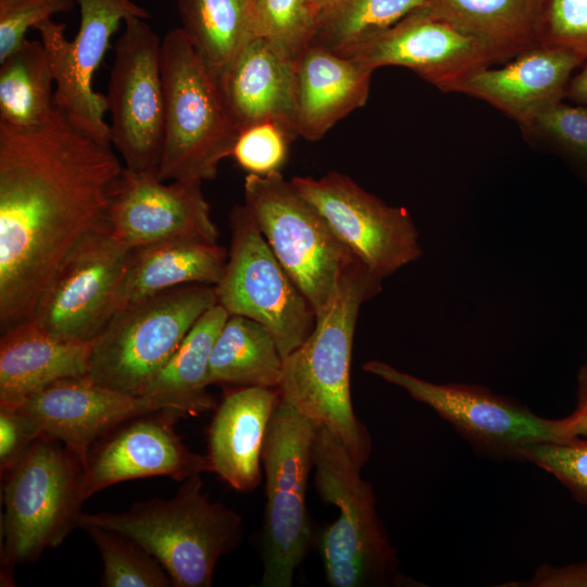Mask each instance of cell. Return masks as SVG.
I'll list each match as a JSON object with an SVG mask.
<instances>
[{
    "label": "cell",
    "mask_w": 587,
    "mask_h": 587,
    "mask_svg": "<svg viewBox=\"0 0 587 587\" xmlns=\"http://www.w3.org/2000/svg\"><path fill=\"white\" fill-rule=\"evenodd\" d=\"M124 166L59 108L29 129L0 125V326L33 317L72 249L107 225Z\"/></svg>",
    "instance_id": "6da1fadb"
},
{
    "label": "cell",
    "mask_w": 587,
    "mask_h": 587,
    "mask_svg": "<svg viewBox=\"0 0 587 587\" xmlns=\"http://www.w3.org/2000/svg\"><path fill=\"white\" fill-rule=\"evenodd\" d=\"M379 290L380 280L360 261L349 265L310 335L283 359L277 388L282 401L336 436L361 469L372 438L353 410L350 364L360 308Z\"/></svg>",
    "instance_id": "7a4b0ae2"
},
{
    "label": "cell",
    "mask_w": 587,
    "mask_h": 587,
    "mask_svg": "<svg viewBox=\"0 0 587 587\" xmlns=\"http://www.w3.org/2000/svg\"><path fill=\"white\" fill-rule=\"evenodd\" d=\"M96 525L127 535L165 569L175 587H210L218 559L242 540L241 516L202 491L201 474L170 499L135 502L122 512L82 513L79 527Z\"/></svg>",
    "instance_id": "3957f363"
},
{
    "label": "cell",
    "mask_w": 587,
    "mask_h": 587,
    "mask_svg": "<svg viewBox=\"0 0 587 587\" xmlns=\"http://www.w3.org/2000/svg\"><path fill=\"white\" fill-rule=\"evenodd\" d=\"M84 464L63 444L35 439L1 474V585L15 566L35 562L79 527Z\"/></svg>",
    "instance_id": "277c9868"
},
{
    "label": "cell",
    "mask_w": 587,
    "mask_h": 587,
    "mask_svg": "<svg viewBox=\"0 0 587 587\" xmlns=\"http://www.w3.org/2000/svg\"><path fill=\"white\" fill-rule=\"evenodd\" d=\"M164 133L158 177L212 180L239 136L214 75L182 28L161 40Z\"/></svg>",
    "instance_id": "5b68a950"
},
{
    "label": "cell",
    "mask_w": 587,
    "mask_h": 587,
    "mask_svg": "<svg viewBox=\"0 0 587 587\" xmlns=\"http://www.w3.org/2000/svg\"><path fill=\"white\" fill-rule=\"evenodd\" d=\"M313 463L319 497L339 510L320 541L327 583L333 587L401 583L396 550L376 511L372 485L341 441L323 427L316 430Z\"/></svg>",
    "instance_id": "8992f818"
},
{
    "label": "cell",
    "mask_w": 587,
    "mask_h": 587,
    "mask_svg": "<svg viewBox=\"0 0 587 587\" xmlns=\"http://www.w3.org/2000/svg\"><path fill=\"white\" fill-rule=\"evenodd\" d=\"M216 303L214 285L189 284L118 309L93 340L87 376L142 395L195 323Z\"/></svg>",
    "instance_id": "52a82bcc"
},
{
    "label": "cell",
    "mask_w": 587,
    "mask_h": 587,
    "mask_svg": "<svg viewBox=\"0 0 587 587\" xmlns=\"http://www.w3.org/2000/svg\"><path fill=\"white\" fill-rule=\"evenodd\" d=\"M317 426L279 400L265 434V514L262 530L263 587H291L312 540L305 503Z\"/></svg>",
    "instance_id": "ba28073f"
},
{
    "label": "cell",
    "mask_w": 587,
    "mask_h": 587,
    "mask_svg": "<svg viewBox=\"0 0 587 587\" xmlns=\"http://www.w3.org/2000/svg\"><path fill=\"white\" fill-rule=\"evenodd\" d=\"M245 207L316 319L321 316L345 270L359 260L280 172L248 174Z\"/></svg>",
    "instance_id": "9c48e42d"
},
{
    "label": "cell",
    "mask_w": 587,
    "mask_h": 587,
    "mask_svg": "<svg viewBox=\"0 0 587 587\" xmlns=\"http://www.w3.org/2000/svg\"><path fill=\"white\" fill-rule=\"evenodd\" d=\"M362 367L428 405L485 455L522 461V451L533 444L574 438L567 416L559 420L539 416L487 388L430 383L376 360L365 362Z\"/></svg>",
    "instance_id": "30bf717a"
},
{
    "label": "cell",
    "mask_w": 587,
    "mask_h": 587,
    "mask_svg": "<svg viewBox=\"0 0 587 587\" xmlns=\"http://www.w3.org/2000/svg\"><path fill=\"white\" fill-rule=\"evenodd\" d=\"M230 249L222 279L215 285L217 304L229 315H242L264 325L279 353L287 357L310 335L315 313L285 268L245 205L229 216Z\"/></svg>",
    "instance_id": "8fae6325"
},
{
    "label": "cell",
    "mask_w": 587,
    "mask_h": 587,
    "mask_svg": "<svg viewBox=\"0 0 587 587\" xmlns=\"http://www.w3.org/2000/svg\"><path fill=\"white\" fill-rule=\"evenodd\" d=\"M161 40L138 16L125 21L114 47L107 110L110 139L125 168L158 176L164 133Z\"/></svg>",
    "instance_id": "7c38bea8"
},
{
    "label": "cell",
    "mask_w": 587,
    "mask_h": 587,
    "mask_svg": "<svg viewBox=\"0 0 587 587\" xmlns=\"http://www.w3.org/2000/svg\"><path fill=\"white\" fill-rule=\"evenodd\" d=\"M132 252L108 224L90 232L64 259L30 320L62 339L95 340L115 312Z\"/></svg>",
    "instance_id": "4fadbf2b"
},
{
    "label": "cell",
    "mask_w": 587,
    "mask_h": 587,
    "mask_svg": "<svg viewBox=\"0 0 587 587\" xmlns=\"http://www.w3.org/2000/svg\"><path fill=\"white\" fill-rule=\"evenodd\" d=\"M291 182L377 279L421 255L417 232L404 208L387 205L338 172Z\"/></svg>",
    "instance_id": "5bb4252c"
},
{
    "label": "cell",
    "mask_w": 587,
    "mask_h": 587,
    "mask_svg": "<svg viewBox=\"0 0 587 587\" xmlns=\"http://www.w3.org/2000/svg\"><path fill=\"white\" fill-rule=\"evenodd\" d=\"M80 22L74 40L65 36V24L52 18L37 25L46 49L57 90L54 105L76 126L95 138L110 142V126L104 121L105 96L92 88L113 34L122 21L148 18L147 10L130 0H77Z\"/></svg>",
    "instance_id": "9a60e30c"
},
{
    "label": "cell",
    "mask_w": 587,
    "mask_h": 587,
    "mask_svg": "<svg viewBox=\"0 0 587 587\" xmlns=\"http://www.w3.org/2000/svg\"><path fill=\"white\" fill-rule=\"evenodd\" d=\"M17 408L38 438L60 441L86 464L93 444L118 425L143 414L174 410L186 417L202 414L195 403L173 395H130L87 375L54 382Z\"/></svg>",
    "instance_id": "2e32d148"
},
{
    "label": "cell",
    "mask_w": 587,
    "mask_h": 587,
    "mask_svg": "<svg viewBox=\"0 0 587 587\" xmlns=\"http://www.w3.org/2000/svg\"><path fill=\"white\" fill-rule=\"evenodd\" d=\"M372 70L410 68L442 91H457L474 73L500 61L478 39L459 30L429 7H421L345 54Z\"/></svg>",
    "instance_id": "e0dca14e"
},
{
    "label": "cell",
    "mask_w": 587,
    "mask_h": 587,
    "mask_svg": "<svg viewBox=\"0 0 587 587\" xmlns=\"http://www.w3.org/2000/svg\"><path fill=\"white\" fill-rule=\"evenodd\" d=\"M180 417L186 416L174 410L143 414L98 439L84 466V499L125 480L167 476L184 482L211 472L208 457L191 451L176 434Z\"/></svg>",
    "instance_id": "ac0fdd59"
},
{
    "label": "cell",
    "mask_w": 587,
    "mask_h": 587,
    "mask_svg": "<svg viewBox=\"0 0 587 587\" xmlns=\"http://www.w3.org/2000/svg\"><path fill=\"white\" fill-rule=\"evenodd\" d=\"M199 182L171 180L124 167L113 186L107 223L128 247L168 240L216 242L218 229Z\"/></svg>",
    "instance_id": "d6986e66"
},
{
    "label": "cell",
    "mask_w": 587,
    "mask_h": 587,
    "mask_svg": "<svg viewBox=\"0 0 587 587\" xmlns=\"http://www.w3.org/2000/svg\"><path fill=\"white\" fill-rule=\"evenodd\" d=\"M586 59L566 47L537 43L502 67L474 73L457 91L484 100L528 126L565 97L571 74Z\"/></svg>",
    "instance_id": "ffe728a7"
},
{
    "label": "cell",
    "mask_w": 587,
    "mask_h": 587,
    "mask_svg": "<svg viewBox=\"0 0 587 587\" xmlns=\"http://www.w3.org/2000/svg\"><path fill=\"white\" fill-rule=\"evenodd\" d=\"M373 72L353 58L308 46L295 61V134L319 140L336 123L362 108L370 95Z\"/></svg>",
    "instance_id": "44dd1931"
},
{
    "label": "cell",
    "mask_w": 587,
    "mask_h": 587,
    "mask_svg": "<svg viewBox=\"0 0 587 587\" xmlns=\"http://www.w3.org/2000/svg\"><path fill=\"white\" fill-rule=\"evenodd\" d=\"M295 61L273 42L253 36L216 78L224 104L239 132L273 121L296 135Z\"/></svg>",
    "instance_id": "7402d4cb"
},
{
    "label": "cell",
    "mask_w": 587,
    "mask_h": 587,
    "mask_svg": "<svg viewBox=\"0 0 587 587\" xmlns=\"http://www.w3.org/2000/svg\"><path fill=\"white\" fill-rule=\"evenodd\" d=\"M279 400L276 388L248 386L228 392L215 408L207 457L211 472L238 491L261 484L263 442Z\"/></svg>",
    "instance_id": "603a6c76"
},
{
    "label": "cell",
    "mask_w": 587,
    "mask_h": 587,
    "mask_svg": "<svg viewBox=\"0 0 587 587\" xmlns=\"http://www.w3.org/2000/svg\"><path fill=\"white\" fill-rule=\"evenodd\" d=\"M92 344L57 337L34 320L2 333L0 404L17 407L57 380L87 375Z\"/></svg>",
    "instance_id": "cb8c5ba5"
},
{
    "label": "cell",
    "mask_w": 587,
    "mask_h": 587,
    "mask_svg": "<svg viewBox=\"0 0 587 587\" xmlns=\"http://www.w3.org/2000/svg\"><path fill=\"white\" fill-rule=\"evenodd\" d=\"M227 258L217 242L193 239H168L135 248L117 291L115 312L175 287L215 286L224 275Z\"/></svg>",
    "instance_id": "d4e9b609"
},
{
    "label": "cell",
    "mask_w": 587,
    "mask_h": 587,
    "mask_svg": "<svg viewBox=\"0 0 587 587\" xmlns=\"http://www.w3.org/2000/svg\"><path fill=\"white\" fill-rule=\"evenodd\" d=\"M437 15L488 46L499 58L539 43L545 0H426Z\"/></svg>",
    "instance_id": "484cf974"
},
{
    "label": "cell",
    "mask_w": 587,
    "mask_h": 587,
    "mask_svg": "<svg viewBox=\"0 0 587 587\" xmlns=\"http://www.w3.org/2000/svg\"><path fill=\"white\" fill-rule=\"evenodd\" d=\"M283 357L270 330L242 315H229L212 350L208 385L278 388Z\"/></svg>",
    "instance_id": "4316f807"
},
{
    "label": "cell",
    "mask_w": 587,
    "mask_h": 587,
    "mask_svg": "<svg viewBox=\"0 0 587 587\" xmlns=\"http://www.w3.org/2000/svg\"><path fill=\"white\" fill-rule=\"evenodd\" d=\"M53 83L43 43L26 38L0 61V125L29 129L45 123L54 110Z\"/></svg>",
    "instance_id": "83f0119b"
},
{
    "label": "cell",
    "mask_w": 587,
    "mask_h": 587,
    "mask_svg": "<svg viewBox=\"0 0 587 587\" xmlns=\"http://www.w3.org/2000/svg\"><path fill=\"white\" fill-rule=\"evenodd\" d=\"M182 29L217 78L253 37L250 0H177Z\"/></svg>",
    "instance_id": "f1b7e54d"
},
{
    "label": "cell",
    "mask_w": 587,
    "mask_h": 587,
    "mask_svg": "<svg viewBox=\"0 0 587 587\" xmlns=\"http://www.w3.org/2000/svg\"><path fill=\"white\" fill-rule=\"evenodd\" d=\"M228 316L217 303L203 313L142 395L177 396L203 413L215 409V398L207 391L208 372L213 347Z\"/></svg>",
    "instance_id": "f546056e"
},
{
    "label": "cell",
    "mask_w": 587,
    "mask_h": 587,
    "mask_svg": "<svg viewBox=\"0 0 587 587\" xmlns=\"http://www.w3.org/2000/svg\"><path fill=\"white\" fill-rule=\"evenodd\" d=\"M425 5L426 0H322L310 45L345 54Z\"/></svg>",
    "instance_id": "4dcf8cb0"
},
{
    "label": "cell",
    "mask_w": 587,
    "mask_h": 587,
    "mask_svg": "<svg viewBox=\"0 0 587 587\" xmlns=\"http://www.w3.org/2000/svg\"><path fill=\"white\" fill-rule=\"evenodd\" d=\"M80 528L93 540L102 558V586H173L171 576L161 563L127 535L96 525H83Z\"/></svg>",
    "instance_id": "1f68e13d"
},
{
    "label": "cell",
    "mask_w": 587,
    "mask_h": 587,
    "mask_svg": "<svg viewBox=\"0 0 587 587\" xmlns=\"http://www.w3.org/2000/svg\"><path fill=\"white\" fill-rule=\"evenodd\" d=\"M251 29L294 59L311 43L316 9L311 0H250Z\"/></svg>",
    "instance_id": "d6a6232c"
},
{
    "label": "cell",
    "mask_w": 587,
    "mask_h": 587,
    "mask_svg": "<svg viewBox=\"0 0 587 587\" xmlns=\"http://www.w3.org/2000/svg\"><path fill=\"white\" fill-rule=\"evenodd\" d=\"M521 458L553 475L575 500L587 504L586 438L536 442L526 447Z\"/></svg>",
    "instance_id": "836d02e7"
},
{
    "label": "cell",
    "mask_w": 587,
    "mask_h": 587,
    "mask_svg": "<svg viewBox=\"0 0 587 587\" xmlns=\"http://www.w3.org/2000/svg\"><path fill=\"white\" fill-rule=\"evenodd\" d=\"M292 134L283 125L264 121L239 133L232 157L248 174L268 175L279 172L286 161Z\"/></svg>",
    "instance_id": "e575fe53"
},
{
    "label": "cell",
    "mask_w": 587,
    "mask_h": 587,
    "mask_svg": "<svg viewBox=\"0 0 587 587\" xmlns=\"http://www.w3.org/2000/svg\"><path fill=\"white\" fill-rule=\"evenodd\" d=\"M77 0H0V61L26 39V33L54 14L73 9Z\"/></svg>",
    "instance_id": "d590c367"
},
{
    "label": "cell",
    "mask_w": 587,
    "mask_h": 587,
    "mask_svg": "<svg viewBox=\"0 0 587 587\" xmlns=\"http://www.w3.org/2000/svg\"><path fill=\"white\" fill-rule=\"evenodd\" d=\"M539 43L566 47L587 58V0H545Z\"/></svg>",
    "instance_id": "8d00e7d4"
},
{
    "label": "cell",
    "mask_w": 587,
    "mask_h": 587,
    "mask_svg": "<svg viewBox=\"0 0 587 587\" xmlns=\"http://www.w3.org/2000/svg\"><path fill=\"white\" fill-rule=\"evenodd\" d=\"M529 126L587 162V107L559 101L537 114Z\"/></svg>",
    "instance_id": "74e56055"
},
{
    "label": "cell",
    "mask_w": 587,
    "mask_h": 587,
    "mask_svg": "<svg viewBox=\"0 0 587 587\" xmlns=\"http://www.w3.org/2000/svg\"><path fill=\"white\" fill-rule=\"evenodd\" d=\"M38 438L28 417L17 408L0 404V472L3 474Z\"/></svg>",
    "instance_id": "f35d334b"
},
{
    "label": "cell",
    "mask_w": 587,
    "mask_h": 587,
    "mask_svg": "<svg viewBox=\"0 0 587 587\" xmlns=\"http://www.w3.org/2000/svg\"><path fill=\"white\" fill-rule=\"evenodd\" d=\"M574 438L587 439V365L578 373V399L576 410L567 416Z\"/></svg>",
    "instance_id": "ab89813d"
},
{
    "label": "cell",
    "mask_w": 587,
    "mask_h": 587,
    "mask_svg": "<svg viewBox=\"0 0 587 587\" xmlns=\"http://www.w3.org/2000/svg\"><path fill=\"white\" fill-rule=\"evenodd\" d=\"M565 96L587 107V59L583 63L582 71L570 80Z\"/></svg>",
    "instance_id": "60d3db41"
},
{
    "label": "cell",
    "mask_w": 587,
    "mask_h": 587,
    "mask_svg": "<svg viewBox=\"0 0 587 587\" xmlns=\"http://www.w3.org/2000/svg\"><path fill=\"white\" fill-rule=\"evenodd\" d=\"M311 1L314 4L315 9L317 10V7H319V4L321 3L322 0H311Z\"/></svg>",
    "instance_id": "b9f144b4"
}]
</instances>
